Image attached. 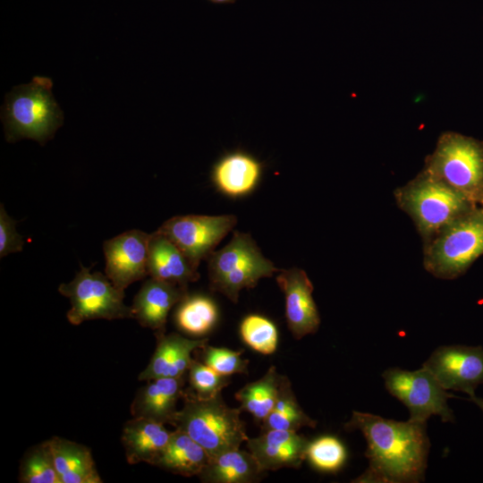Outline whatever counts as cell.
<instances>
[{
    "mask_svg": "<svg viewBox=\"0 0 483 483\" xmlns=\"http://www.w3.org/2000/svg\"><path fill=\"white\" fill-rule=\"evenodd\" d=\"M343 428L360 431L367 442L365 471L352 482L418 483L425 479L430 442L427 422L396 421L353 411Z\"/></svg>",
    "mask_w": 483,
    "mask_h": 483,
    "instance_id": "6da1fadb",
    "label": "cell"
},
{
    "mask_svg": "<svg viewBox=\"0 0 483 483\" xmlns=\"http://www.w3.org/2000/svg\"><path fill=\"white\" fill-rule=\"evenodd\" d=\"M183 405L172 424L189 435L210 455L240 448L249 436L241 419L242 410L228 406L221 394L199 398L189 388L184 391Z\"/></svg>",
    "mask_w": 483,
    "mask_h": 483,
    "instance_id": "7a4b0ae2",
    "label": "cell"
},
{
    "mask_svg": "<svg viewBox=\"0 0 483 483\" xmlns=\"http://www.w3.org/2000/svg\"><path fill=\"white\" fill-rule=\"evenodd\" d=\"M52 80L36 76L13 89L2 108L5 139H31L44 145L63 124L64 114L52 94Z\"/></svg>",
    "mask_w": 483,
    "mask_h": 483,
    "instance_id": "3957f363",
    "label": "cell"
},
{
    "mask_svg": "<svg viewBox=\"0 0 483 483\" xmlns=\"http://www.w3.org/2000/svg\"><path fill=\"white\" fill-rule=\"evenodd\" d=\"M394 198L398 207L411 217L424 242L478 207L424 170L396 189Z\"/></svg>",
    "mask_w": 483,
    "mask_h": 483,
    "instance_id": "277c9868",
    "label": "cell"
},
{
    "mask_svg": "<svg viewBox=\"0 0 483 483\" xmlns=\"http://www.w3.org/2000/svg\"><path fill=\"white\" fill-rule=\"evenodd\" d=\"M483 254V208L475 207L424 242V267L434 276L454 279Z\"/></svg>",
    "mask_w": 483,
    "mask_h": 483,
    "instance_id": "5b68a950",
    "label": "cell"
},
{
    "mask_svg": "<svg viewBox=\"0 0 483 483\" xmlns=\"http://www.w3.org/2000/svg\"><path fill=\"white\" fill-rule=\"evenodd\" d=\"M424 171L474 205L483 206V141L453 131L440 135Z\"/></svg>",
    "mask_w": 483,
    "mask_h": 483,
    "instance_id": "8992f818",
    "label": "cell"
},
{
    "mask_svg": "<svg viewBox=\"0 0 483 483\" xmlns=\"http://www.w3.org/2000/svg\"><path fill=\"white\" fill-rule=\"evenodd\" d=\"M209 288L236 303L242 289L254 288L279 271L249 233L235 231L231 241L208 258Z\"/></svg>",
    "mask_w": 483,
    "mask_h": 483,
    "instance_id": "52a82bcc",
    "label": "cell"
},
{
    "mask_svg": "<svg viewBox=\"0 0 483 483\" xmlns=\"http://www.w3.org/2000/svg\"><path fill=\"white\" fill-rule=\"evenodd\" d=\"M59 292L67 297L71 309L67 319L80 325L94 319L132 318L131 307L124 304V290L116 287L101 272H90L80 266V270L68 284H61Z\"/></svg>",
    "mask_w": 483,
    "mask_h": 483,
    "instance_id": "ba28073f",
    "label": "cell"
},
{
    "mask_svg": "<svg viewBox=\"0 0 483 483\" xmlns=\"http://www.w3.org/2000/svg\"><path fill=\"white\" fill-rule=\"evenodd\" d=\"M387 392L409 410L413 421L427 422L439 416L443 422H453L454 414L447 403L450 397L436 377L424 367L413 371L389 368L382 373Z\"/></svg>",
    "mask_w": 483,
    "mask_h": 483,
    "instance_id": "9c48e42d",
    "label": "cell"
},
{
    "mask_svg": "<svg viewBox=\"0 0 483 483\" xmlns=\"http://www.w3.org/2000/svg\"><path fill=\"white\" fill-rule=\"evenodd\" d=\"M236 224L234 215H185L169 218L157 231L174 242L198 268Z\"/></svg>",
    "mask_w": 483,
    "mask_h": 483,
    "instance_id": "30bf717a",
    "label": "cell"
},
{
    "mask_svg": "<svg viewBox=\"0 0 483 483\" xmlns=\"http://www.w3.org/2000/svg\"><path fill=\"white\" fill-rule=\"evenodd\" d=\"M445 390L470 397L483 385V347L462 344L437 347L422 364Z\"/></svg>",
    "mask_w": 483,
    "mask_h": 483,
    "instance_id": "8fae6325",
    "label": "cell"
},
{
    "mask_svg": "<svg viewBox=\"0 0 483 483\" xmlns=\"http://www.w3.org/2000/svg\"><path fill=\"white\" fill-rule=\"evenodd\" d=\"M149 238L150 234L132 229L104 242L105 273L116 287L125 290L148 275Z\"/></svg>",
    "mask_w": 483,
    "mask_h": 483,
    "instance_id": "7c38bea8",
    "label": "cell"
},
{
    "mask_svg": "<svg viewBox=\"0 0 483 483\" xmlns=\"http://www.w3.org/2000/svg\"><path fill=\"white\" fill-rule=\"evenodd\" d=\"M275 280L284 294L285 318L293 337L315 334L320 317L312 297L313 284L306 272L297 267L283 269Z\"/></svg>",
    "mask_w": 483,
    "mask_h": 483,
    "instance_id": "4fadbf2b",
    "label": "cell"
},
{
    "mask_svg": "<svg viewBox=\"0 0 483 483\" xmlns=\"http://www.w3.org/2000/svg\"><path fill=\"white\" fill-rule=\"evenodd\" d=\"M309 443L298 431L270 429L249 437L246 445L266 473L283 468L299 469L306 459Z\"/></svg>",
    "mask_w": 483,
    "mask_h": 483,
    "instance_id": "5bb4252c",
    "label": "cell"
},
{
    "mask_svg": "<svg viewBox=\"0 0 483 483\" xmlns=\"http://www.w3.org/2000/svg\"><path fill=\"white\" fill-rule=\"evenodd\" d=\"M155 352L139 375V380L148 381L159 377L186 376L191 363V353L208 343V338L191 339L177 333H155Z\"/></svg>",
    "mask_w": 483,
    "mask_h": 483,
    "instance_id": "9a60e30c",
    "label": "cell"
},
{
    "mask_svg": "<svg viewBox=\"0 0 483 483\" xmlns=\"http://www.w3.org/2000/svg\"><path fill=\"white\" fill-rule=\"evenodd\" d=\"M188 294V289L150 277L133 299L132 318L155 333L165 332L170 309Z\"/></svg>",
    "mask_w": 483,
    "mask_h": 483,
    "instance_id": "2e32d148",
    "label": "cell"
},
{
    "mask_svg": "<svg viewBox=\"0 0 483 483\" xmlns=\"http://www.w3.org/2000/svg\"><path fill=\"white\" fill-rule=\"evenodd\" d=\"M185 379L186 376L148 380L131 402L132 417L172 425L178 411L177 403L184 394Z\"/></svg>",
    "mask_w": 483,
    "mask_h": 483,
    "instance_id": "e0dca14e",
    "label": "cell"
},
{
    "mask_svg": "<svg viewBox=\"0 0 483 483\" xmlns=\"http://www.w3.org/2000/svg\"><path fill=\"white\" fill-rule=\"evenodd\" d=\"M148 272L149 277L185 289L200 276L182 251L157 231L150 233Z\"/></svg>",
    "mask_w": 483,
    "mask_h": 483,
    "instance_id": "ac0fdd59",
    "label": "cell"
},
{
    "mask_svg": "<svg viewBox=\"0 0 483 483\" xmlns=\"http://www.w3.org/2000/svg\"><path fill=\"white\" fill-rule=\"evenodd\" d=\"M171 434L165 424L132 417L124 424L121 438L127 462L154 465L167 445Z\"/></svg>",
    "mask_w": 483,
    "mask_h": 483,
    "instance_id": "d6986e66",
    "label": "cell"
},
{
    "mask_svg": "<svg viewBox=\"0 0 483 483\" xmlns=\"http://www.w3.org/2000/svg\"><path fill=\"white\" fill-rule=\"evenodd\" d=\"M262 165L249 154L238 151L222 157L214 166L212 179L216 188L231 197L250 192L257 186Z\"/></svg>",
    "mask_w": 483,
    "mask_h": 483,
    "instance_id": "ffe728a7",
    "label": "cell"
},
{
    "mask_svg": "<svg viewBox=\"0 0 483 483\" xmlns=\"http://www.w3.org/2000/svg\"><path fill=\"white\" fill-rule=\"evenodd\" d=\"M47 441L61 483L103 482L87 446L59 436Z\"/></svg>",
    "mask_w": 483,
    "mask_h": 483,
    "instance_id": "44dd1931",
    "label": "cell"
},
{
    "mask_svg": "<svg viewBox=\"0 0 483 483\" xmlns=\"http://www.w3.org/2000/svg\"><path fill=\"white\" fill-rule=\"evenodd\" d=\"M263 474L249 450L235 448L212 457L198 477L206 483H252Z\"/></svg>",
    "mask_w": 483,
    "mask_h": 483,
    "instance_id": "7402d4cb",
    "label": "cell"
},
{
    "mask_svg": "<svg viewBox=\"0 0 483 483\" xmlns=\"http://www.w3.org/2000/svg\"><path fill=\"white\" fill-rule=\"evenodd\" d=\"M210 459L208 453L199 444L185 432L175 428L154 466L189 478L199 476Z\"/></svg>",
    "mask_w": 483,
    "mask_h": 483,
    "instance_id": "603a6c76",
    "label": "cell"
},
{
    "mask_svg": "<svg viewBox=\"0 0 483 483\" xmlns=\"http://www.w3.org/2000/svg\"><path fill=\"white\" fill-rule=\"evenodd\" d=\"M284 377L271 366L262 377L246 384L235 393L234 397L241 403L239 408L261 424L275 404Z\"/></svg>",
    "mask_w": 483,
    "mask_h": 483,
    "instance_id": "cb8c5ba5",
    "label": "cell"
},
{
    "mask_svg": "<svg viewBox=\"0 0 483 483\" xmlns=\"http://www.w3.org/2000/svg\"><path fill=\"white\" fill-rule=\"evenodd\" d=\"M316 426L317 420L305 413L300 406L292 391L291 381L287 377H284L273 410L260 424L261 430L298 431L301 428H315Z\"/></svg>",
    "mask_w": 483,
    "mask_h": 483,
    "instance_id": "d4e9b609",
    "label": "cell"
},
{
    "mask_svg": "<svg viewBox=\"0 0 483 483\" xmlns=\"http://www.w3.org/2000/svg\"><path fill=\"white\" fill-rule=\"evenodd\" d=\"M217 308L213 300L204 295H186L177 306L174 322L187 335L203 336L216 325Z\"/></svg>",
    "mask_w": 483,
    "mask_h": 483,
    "instance_id": "484cf974",
    "label": "cell"
},
{
    "mask_svg": "<svg viewBox=\"0 0 483 483\" xmlns=\"http://www.w3.org/2000/svg\"><path fill=\"white\" fill-rule=\"evenodd\" d=\"M19 481L22 483H61L48 441L29 449L23 456Z\"/></svg>",
    "mask_w": 483,
    "mask_h": 483,
    "instance_id": "4316f807",
    "label": "cell"
},
{
    "mask_svg": "<svg viewBox=\"0 0 483 483\" xmlns=\"http://www.w3.org/2000/svg\"><path fill=\"white\" fill-rule=\"evenodd\" d=\"M346 459V448L335 436H320L309 443L306 460L320 472L335 473L342 469Z\"/></svg>",
    "mask_w": 483,
    "mask_h": 483,
    "instance_id": "83f0119b",
    "label": "cell"
},
{
    "mask_svg": "<svg viewBox=\"0 0 483 483\" xmlns=\"http://www.w3.org/2000/svg\"><path fill=\"white\" fill-rule=\"evenodd\" d=\"M240 335L249 347L261 354H272L277 348V328L263 316L250 314L245 317L240 325Z\"/></svg>",
    "mask_w": 483,
    "mask_h": 483,
    "instance_id": "f1b7e54d",
    "label": "cell"
},
{
    "mask_svg": "<svg viewBox=\"0 0 483 483\" xmlns=\"http://www.w3.org/2000/svg\"><path fill=\"white\" fill-rule=\"evenodd\" d=\"M196 351L201 362L221 375L230 377L233 374L248 373L249 360L242 357L243 350L233 351L207 343Z\"/></svg>",
    "mask_w": 483,
    "mask_h": 483,
    "instance_id": "f546056e",
    "label": "cell"
},
{
    "mask_svg": "<svg viewBox=\"0 0 483 483\" xmlns=\"http://www.w3.org/2000/svg\"><path fill=\"white\" fill-rule=\"evenodd\" d=\"M187 374L189 390L199 398L216 396L230 384L228 376L217 373L197 359H192Z\"/></svg>",
    "mask_w": 483,
    "mask_h": 483,
    "instance_id": "4dcf8cb0",
    "label": "cell"
},
{
    "mask_svg": "<svg viewBox=\"0 0 483 483\" xmlns=\"http://www.w3.org/2000/svg\"><path fill=\"white\" fill-rule=\"evenodd\" d=\"M16 221L0 206V258L22 250L24 242L16 231Z\"/></svg>",
    "mask_w": 483,
    "mask_h": 483,
    "instance_id": "1f68e13d",
    "label": "cell"
},
{
    "mask_svg": "<svg viewBox=\"0 0 483 483\" xmlns=\"http://www.w3.org/2000/svg\"><path fill=\"white\" fill-rule=\"evenodd\" d=\"M469 400L474 402L483 412V399L482 398L475 394L473 396H470Z\"/></svg>",
    "mask_w": 483,
    "mask_h": 483,
    "instance_id": "d6a6232c",
    "label": "cell"
},
{
    "mask_svg": "<svg viewBox=\"0 0 483 483\" xmlns=\"http://www.w3.org/2000/svg\"><path fill=\"white\" fill-rule=\"evenodd\" d=\"M215 3H230L232 2L233 0H211Z\"/></svg>",
    "mask_w": 483,
    "mask_h": 483,
    "instance_id": "836d02e7",
    "label": "cell"
}]
</instances>
